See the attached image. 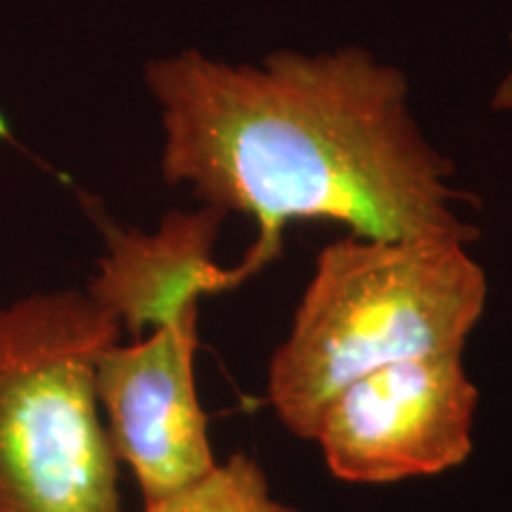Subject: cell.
<instances>
[{"label":"cell","mask_w":512,"mask_h":512,"mask_svg":"<svg viewBox=\"0 0 512 512\" xmlns=\"http://www.w3.org/2000/svg\"><path fill=\"white\" fill-rule=\"evenodd\" d=\"M145 81L162 112L164 181L254 219L240 261L252 278L292 221L377 240L479 238L456 211L453 164L415 119L408 76L366 48L235 64L183 50L147 64Z\"/></svg>","instance_id":"1"},{"label":"cell","mask_w":512,"mask_h":512,"mask_svg":"<svg viewBox=\"0 0 512 512\" xmlns=\"http://www.w3.org/2000/svg\"><path fill=\"white\" fill-rule=\"evenodd\" d=\"M486 294V273L467 242H330L273 351L266 399L294 437L313 441L323 408L358 377L408 358L463 354Z\"/></svg>","instance_id":"2"},{"label":"cell","mask_w":512,"mask_h":512,"mask_svg":"<svg viewBox=\"0 0 512 512\" xmlns=\"http://www.w3.org/2000/svg\"><path fill=\"white\" fill-rule=\"evenodd\" d=\"M121 332L86 290L0 304V512H126L95 394Z\"/></svg>","instance_id":"3"},{"label":"cell","mask_w":512,"mask_h":512,"mask_svg":"<svg viewBox=\"0 0 512 512\" xmlns=\"http://www.w3.org/2000/svg\"><path fill=\"white\" fill-rule=\"evenodd\" d=\"M477 406L463 354L408 358L332 396L313 441L339 482L375 486L444 475L470 458Z\"/></svg>","instance_id":"4"},{"label":"cell","mask_w":512,"mask_h":512,"mask_svg":"<svg viewBox=\"0 0 512 512\" xmlns=\"http://www.w3.org/2000/svg\"><path fill=\"white\" fill-rule=\"evenodd\" d=\"M200 309L114 342L95 363V394L119 463L136 475L145 505L197 484L214 470L209 415L197 394Z\"/></svg>","instance_id":"5"},{"label":"cell","mask_w":512,"mask_h":512,"mask_svg":"<svg viewBox=\"0 0 512 512\" xmlns=\"http://www.w3.org/2000/svg\"><path fill=\"white\" fill-rule=\"evenodd\" d=\"M226 216L209 204L171 211L155 233L98 219L107 249L86 287L88 297L138 339L145 330L164 328L200 309L207 294L247 283L252 275L245 266L223 268L214 259Z\"/></svg>","instance_id":"6"},{"label":"cell","mask_w":512,"mask_h":512,"mask_svg":"<svg viewBox=\"0 0 512 512\" xmlns=\"http://www.w3.org/2000/svg\"><path fill=\"white\" fill-rule=\"evenodd\" d=\"M145 512H302L271 494L266 472L247 453H235L178 494L145 505Z\"/></svg>","instance_id":"7"},{"label":"cell","mask_w":512,"mask_h":512,"mask_svg":"<svg viewBox=\"0 0 512 512\" xmlns=\"http://www.w3.org/2000/svg\"><path fill=\"white\" fill-rule=\"evenodd\" d=\"M491 105H494V110L498 112H512V72L505 74L503 81L496 86Z\"/></svg>","instance_id":"8"}]
</instances>
